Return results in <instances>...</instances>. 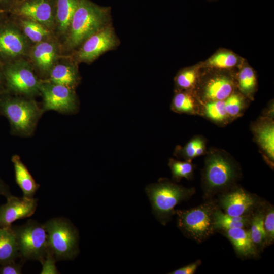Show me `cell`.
<instances>
[{
    "mask_svg": "<svg viewBox=\"0 0 274 274\" xmlns=\"http://www.w3.org/2000/svg\"><path fill=\"white\" fill-rule=\"evenodd\" d=\"M234 89L230 77L225 74H217L210 78L202 88V97L208 101L224 100L229 96Z\"/></svg>",
    "mask_w": 274,
    "mask_h": 274,
    "instance_id": "16",
    "label": "cell"
},
{
    "mask_svg": "<svg viewBox=\"0 0 274 274\" xmlns=\"http://www.w3.org/2000/svg\"><path fill=\"white\" fill-rule=\"evenodd\" d=\"M251 215L233 216L225 213L218 207L214 213L213 225L215 231L235 228H249Z\"/></svg>",
    "mask_w": 274,
    "mask_h": 274,
    "instance_id": "21",
    "label": "cell"
},
{
    "mask_svg": "<svg viewBox=\"0 0 274 274\" xmlns=\"http://www.w3.org/2000/svg\"><path fill=\"white\" fill-rule=\"evenodd\" d=\"M16 0H0V7L6 11L7 8Z\"/></svg>",
    "mask_w": 274,
    "mask_h": 274,
    "instance_id": "39",
    "label": "cell"
},
{
    "mask_svg": "<svg viewBox=\"0 0 274 274\" xmlns=\"http://www.w3.org/2000/svg\"><path fill=\"white\" fill-rule=\"evenodd\" d=\"M57 55L55 45L48 41L37 43L33 48L31 56L37 66L42 71H50Z\"/></svg>",
    "mask_w": 274,
    "mask_h": 274,
    "instance_id": "19",
    "label": "cell"
},
{
    "mask_svg": "<svg viewBox=\"0 0 274 274\" xmlns=\"http://www.w3.org/2000/svg\"><path fill=\"white\" fill-rule=\"evenodd\" d=\"M4 63L0 59V85L1 84L2 80H4V79H3V66H4Z\"/></svg>",
    "mask_w": 274,
    "mask_h": 274,
    "instance_id": "41",
    "label": "cell"
},
{
    "mask_svg": "<svg viewBox=\"0 0 274 274\" xmlns=\"http://www.w3.org/2000/svg\"><path fill=\"white\" fill-rule=\"evenodd\" d=\"M12 161L14 165L16 182L21 189L23 197L33 198L40 185L36 182L18 155H14Z\"/></svg>",
    "mask_w": 274,
    "mask_h": 274,
    "instance_id": "17",
    "label": "cell"
},
{
    "mask_svg": "<svg viewBox=\"0 0 274 274\" xmlns=\"http://www.w3.org/2000/svg\"><path fill=\"white\" fill-rule=\"evenodd\" d=\"M171 109L178 113H194L196 111L194 97L187 91L178 90L173 97Z\"/></svg>",
    "mask_w": 274,
    "mask_h": 274,
    "instance_id": "27",
    "label": "cell"
},
{
    "mask_svg": "<svg viewBox=\"0 0 274 274\" xmlns=\"http://www.w3.org/2000/svg\"><path fill=\"white\" fill-rule=\"evenodd\" d=\"M0 110L8 119L13 132L22 136L33 132L41 114L33 100L6 96L0 98Z\"/></svg>",
    "mask_w": 274,
    "mask_h": 274,
    "instance_id": "6",
    "label": "cell"
},
{
    "mask_svg": "<svg viewBox=\"0 0 274 274\" xmlns=\"http://www.w3.org/2000/svg\"><path fill=\"white\" fill-rule=\"evenodd\" d=\"M12 227L16 235L21 261L38 260L41 262L49 250L48 234L44 224L29 220L22 225H12Z\"/></svg>",
    "mask_w": 274,
    "mask_h": 274,
    "instance_id": "7",
    "label": "cell"
},
{
    "mask_svg": "<svg viewBox=\"0 0 274 274\" xmlns=\"http://www.w3.org/2000/svg\"><path fill=\"white\" fill-rule=\"evenodd\" d=\"M237 80L243 93L249 95L253 92L256 85V77L252 68L249 66L242 67L238 74Z\"/></svg>",
    "mask_w": 274,
    "mask_h": 274,
    "instance_id": "28",
    "label": "cell"
},
{
    "mask_svg": "<svg viewBox=\"0 0 274 274\" xmlns=\"http://www.w3.org/2000/svg\"><path fill=\"white\" fill-rule=\"evenodd\" d=\"M38 199L18 197L12 195L7 197L6 203L0 206V228L9 227L15 221L31 216L35 212Z\"/></svg>",
    "mask_w": 274,
    "mask_h": 274,
    "instance_id": "13",
    "label": "cell"
},
{
    "mask_svg": "<svg viewBox=\"0 0 274 274\" xmlns=\"http://www.w3.org/2000/svg\"><path fill=\"white\" fill-rule=\"evenodd\" d=\"M6 11L5 9L0 7V26L7 22L5 17Z\"/></svg>",
    "mask_w": 274,
    "mask_h": 274,
    "instance_id": "40",
    "label": "cell"
},
{
    "mask_svg": "<svg viewBox=\"0 0 274 274\" xmlns=\"http://www.w3.org/2000/svg\"><path fill=\"white\" fill-rule=\"evenodd\" d=\"M19 258L18 244L12 226L0 228V265Z\"/></svg>",
    "mask_w": 274,
    "mask_h": 274,
    "instance_id": "20",
    "label": "cell"
},
{
    "mask_svg": "<svg viewBox=\"0 0 274 274\" xmlns=\"http://www.w3.org/2000/svg\"><path fill=\"white\" fill-rule=\"evenodd\" d=\"M0 195L5 196L6 198L11 196L10 189L6 184L0 178Z\"/></svg>",
    "mask_w": 274,
    "mask_h": 274,
    "instance_id": "38",
    "label": "cell"
},
{
    "mask_svg": "<svg viewBox=\"0 0 274 274\" xmlns=\"http://www.w3.org/2000/svg\"><path fill=\"white\" fill-rule=\"evenodd\" d=\"M80 0H57L55 19L59 31H68L73 15Z\"/></svg>",
    "mask_w": 274,
    "mask_h": 274,
    "instance_id": "24",
    "label": "cell"
},
{
    "mask_svg": "<svg viewBox=\"0 0 274 274\" xmlns=\"http://www.w3.org/2000/svg\"><path fill=\"white\" fill-rule=\"evenodd\" d=\"M218 204L210 199L189 210H177V226L187 237L202 243L215 231L214 213Z\"/></svg>",
    "mask_w": 274,
    "mask_h": 274,
    "instance_id": "4",
    "label": "cell"
},
{
    "mask_svg": "<svg viewBox=\"0 0 274 274\" xmlns=\"http://www.w3.org/2000/svg\"><path fill=\"white\" fill-rule=\"evenodd\" d=\"M231 243L236 254L243 259H255L259 252L253 243L249 228L221 230Z\"/></svg>",
    "mask_w": 274,
    "mask_h": 274,
    "instance_id": "15",
    "label": "cell"
},
{
    "mask_svg": "<svg viewBox=\"0 0 274 274\" xmlns=\"http://www.w3.org/2000/svg\"><path fill=\"white\" fill-rule=\"evenodd\" d=\"M198 77V67H189L179 72L175 78L178 90H185L192 88Z\"/></svg>",
    "mask_w": 274,
    "mask_h": 274,
    "instance_id": "29",
    "label": "cell"
},
{
    "mask_svg": "<svg viewBox=\"0 0 274 274\" xmlns=\"http://www.w3.org/2000/svg\"><path fill=\"white\" fill-rule=\"evenodd\" d=\"M3 79L7 88L14 92L33 95L40 92L41 83L26 62L14 60L4 64Z\"/></svg>",
    "mask_w": 274,
    "mask_h": 274,
    "instance_id": "8",
    "label": "cell"
},
{
    "mask_svg": "<svg viewBox=\"0 0 274 274\" xmlns=\"http://www.w3.org/2000/svg\"><path fill=\"white\" fill-rule=\"evenodd\" d=\"M26 48L24 37L14 25L6 22L0 26V59L4 64L21 56Z\"/></svg>",
    "mask_w": 274,
    "mask_h": 274,
    "instance_id": "14",
    "label": "cell"
},
{
    "mask_svg": "<svg viewBox=\"0 0 274 274\" xmlns=\"http://www.w3.org/2000/svg\"><path fill=\"white\" fill-rule=\"evenodd\" d=\"M53 10L52 0H16L6 11L51 27L54 23Z\"/></svg>",
    "mask_w": 274,
    "mask_h": 274,
    "instance_id": "11",
    "label": "cell"
},
{
    "mask_svg": "<svg viewBox=\"0 0 274 274\" xmlns=\"http://www.w3.org/2000/svg\"><path fill=\"white\" fill-rule=\"evenodd\" d=\"M117 43L112 28L109 25L104 26L84 42L77 53V59L82 62H91L104 52L115 47Z\"/></svg>",
    "mask_w": 274,
    "mask_h": 274,
    "instance_id": "12",
    "label": "cell"
},
{
    "mask_svg": "<svg viewBox=\"0 0 274 274\" xmlns=\"http://www.w3.org/2000/svg\"><path fill=\"white\" fill-rule=\"evenodd\" d=\"M145 191L151 201L153 213L164 225L176 214L175 207L189 199L195 192L194 188H187L163 178L147 185Z\"/></svg>",
    "mask_w": 274,
    "mask_h": 274,
    "instance_id": "2",
    "label": "cell"
},
{
    "mask_svg": "<svg viewBox=\"0 0 274 274\" xmlns=\"http://www.w3.org/2000/svg\"><path fill=\"white\" fill-rule=\"evenodd\" d=\"M173 180L179 182L183 178L190 179L193 175L194 167L190 161H181L174 159L169 160Z\"/></svg>",
    "mask_w": 274,
    "mask_h": 274,
    "instance_id": "30",
    "label": "cell"
},
{
    "mask_svg": "<svg viewBox=\"0 0 274 274\" xmlns=\"http://www.w3.org/2000/svg\"><path fill=\"white\" fill-rule=\"evenodd\" d=\"M206 116L213 121L223 122L228 116L225 109L224 100L208 101L204 108Z\"/></svg>",
    "mask_w": 274,
    "mask_h": 274,
    "instance_id": "31",
    "label": "cell"
},
{
    "mask_svg": "<svg viewBox=\"0 0 274 274\" xmlns=\"http://www.w3.org/2000/svg\"><path fill=\"white\" fill-rule=\"evenodd\" d=\"M254 133L260 148L271 163L274 159V126L269 119L263 120L254 128Z\"/></svg>",
    "mask_w": 274,
    "mask_h": 274,
    "instance_id": "18",
    "label": "cell"
},
{
    "mask_svg": "<svg viewBox=\"0 0 274 274\" xmlns=\"http://www.w3.org/2000/svg\"><path fill=\"white\" fill-rule=\"evenodd\" d=\"M57 261L53 254L49 249L44 260L41 262L42 269L41 274H57L59 272L57 269L55 263Z\"/></svg>",
    "mask_w": 274,
    "mask_h": 274,
    "instance_id": "35",
    "label": "cell"
},
{
    "mask_svg": "<svg viewBox=\"0 0 274 274\" xmlns=\"http://www.w3.org/2000/svg\"><path fill=\"white\" fill-rule=\"evenodd\" d=\"M20 25L25 35L35 43H38L44 41L50 34L46 27L39 22L28 19L21 20Z\"/></svg>",
    "mask_w": 274,
    "mask_h": 274,
    "instance_id": "26",
    "label": "cell"
},
{
    "mask_svg": "<svg viewBox=\"0 0 274 274\" xmlns=\"http://www.w3.org/2000/svg\"><path fill=\"white\" fill-rule=\"evenodd\" d=\"M40 92L43 99L45 111L54 110L61 113H74L78 109V101L74 91L68 87L46 82L41 83Z\"/></svg>",
    "mask_w": 274,
    "mask_h": 274,
    "instance_id": "9",
    "label": "cell"
},
{
    "mask_svg": "<svg viewBox=\"0 0 274 274\" xmlns=\"http://www.w3.org/2000/svg\"><path fill=\"white\" fill-rule=\"evenodd\" d=\"M24 263L20 262H16L12 261L0 265L1 274H21L22 273V267Z\"/></svg>",
    "mask_w": 274,
    "mask_h": 274,
    "instance_id": "36",
    "label": "cell"
},
{
    "mask_svg": "<svg viewBox=\"0 0 274 274\" xmlns=\"http://www.w3.org/2000/svg\"><path fill=\"white\" fill-rule=\"evenodd\" d=\"M201 261L200 260L190 263L170 272V274H193L195 272L198 267L201 265Z\"/></svg>",
    "mask_w": 274,
    "mask_h": 274,
    "instance_id": "37",
    "label": "cell"
},
{
    "mask_svg": "<svg viewBox=\"0 0 274 274\" xmlns=\"http://www.w3.org/2000/svg\"><path fill=\"white\" fill-rule=\"evenodd\" d=\"M263 202L241 188H231L220 194L218 204L224 212L233 216L251 215Z\"/></svg>",
    "mask_w": 274,
    "mask_h": 274,
    "instance_id": "10",
    "label": "cell"
},
{
    "mask_svg": "<svg viewBox=\"0 0 274 274\" xmlns=\"http://www.w3.org/2000/svg\"><path fill=\"white\" fill-rule=\"evenodd\" d=\"M238 175L235 163L227 155L218 151L210 152L206 158L202 177L204 197L210 199L228 190Z\"/></svg>",
    "mask_w": 274,
    "mask_h": 274,
    "instance_id": "1",
    "label": "cell"
},
{
    "mask_svg": "<svg viewBox=\"0 0 274 274\" xmlns=\"http://www.w3.org/2000/svg\"><path fill=\"white\" fill-rule=\"evenodd\" d=\"M239 62L238 56L232 51L222 50L211 56L205 62L206 67L220 70L231 69Z\"/></svg>",
    "mask_w": 274,
    "mask_h": 274,
    "instance_id": "25",
    "label": "cell"
},
{
    "mask_svg": "<svg viewBox=\"0 0 274 274\" xmlns=\"http://www.w3.org/2000/svg\"><path fill=\"white\" fill-rule=\"evenodd\" d=\"M263 226L268 246L274 241V208L268 203H264Z\"/></svg>",
    "mask_w": 274,
    "mask_h": 274,
    "instance_id": "32",
    "label": "cell"
},
{
    "mask_svg": "<svg viewBox=\"0 0 274 274\" xmlns=\"http://www.w3.org/2000/svg\"><path fill=\"white\" fill-rule=\"evenodd\" d=\"M224 101L226 111L228 116H236L243 109V99L239 94L232 93Z\"/></svg>",
    "mask_w": 274,
    "mask_h": 274,
    "instance_id": "34",
    "label": "cell"
},
{
    "mask_svg": "<svg viewBox=\"0 0 274 274\" xmlns=\"http://www.w3.org/2000/svg\"><path fill=\"white\" fill-rule=\"evenodd\" d=\"M48 234L49 249L57 261L71 260L79 252V232L64 217L50 219L43 224Z\"/></svg>",
    "mask_w": 274,
    "mask_h": 274,
    "instance_id": "5",
    "label": "cell"
},
{
    "mask_svg": "<svg viewBox=\"0 0 274 274\" xmlns=\"http://www.w3.org/2000/svg\"><path fill=\"white\" fill-rule=\"evenodd\" d=\"M209 1H217V0H209Z\"/></svg>",
    "mask_w": 274,
    "mask_h": 274,
    "instance_id": "42",
    "label": "cell"
},
{
    "mask_svg": "<svg viewBox=\"0 0 274 274\" xmlns=\"http://www.w3.org/2000/svg\"><path fill=\"white\" fill-rule=\"evenodd\" d=\"M203 142L200 137L195 138L187 143L184 147H178L176 150L175 155L184 158L186 161L191 162L193 158L196 157L197 148Z\"/></svg>",
    "mask_w": 274,
    "mask_h": 274,
    "instance_id": "33",
    "label": "cell"
},
{
    "mask_svg": "<svg viewBox=\"0 0 274 274\" xmlns=\"http://www.w3.org/2000/svg\"><path fill=\"white\" fill-rule=\"evenodd\" d=\"M50 82L73 88L78 83L79 77L75 68L65 64L53 65L50 70Z\"/></svg>",
    "mask_w": 274,
    "mask_h": 274,
    "instance_id": "22",
    "label": "cell"
},
{
    "mask_svg": "<svg viewBox=\"0 0 274 274\" xmlns=\"http://www.w3.org/2000/svg\"><path fill=\"white\" fill-rule=\"evenodd\" d=\"M264 209L263 202L252 214L249 227L252 239L259 252L267 247L263 226Z\"/></svg>",
    "mask_w": 274,
    "mask_h": 274,
    "instance_id": "23",
    "label": "cell"
},
{
    "mask_svg": "<svg viewBox=\"0 0 274 274\" xmlns=\"http://www.w3.org/2000/svg\"><path fill=\"white\" fill-rule=\"evenodd\" d=\"M109 11L89 0H80L67 31L68 46L76 47L102 28Z\"/></svg>",
    "mask_w": 274,
    "mask_h": 274,
    "instance_id": "3",
    "label": "cell"
}]
</instances>
